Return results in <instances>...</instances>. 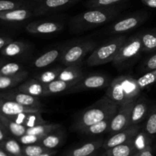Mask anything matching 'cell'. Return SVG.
Masks as SVG:
<instances>
[{
  "label": "cell",
  "mask_w": 156,
  "mask_h": 156,
  "mask_svg": "<svg viewBox=\"0 0 156 156\" xmlns=\"http://www.w3.org/2000/svg\"><path fill=\"white\" fill-rule=\"evenodd\" d=\"M121 9L120 5L90 9L73 16L69 21V29L73 33H81L104 25L115 19Z\"/></svg>",
  "instance_id": "obj_1"
},
{
  "label": "cell",
  "mask_w": 156,
  "mask_h": 156,
  "mask_svg": "<svg viewBox=\"0 0 156 156\" xmlns=\"http://www.w3.org/2000/svg\"><path fill=\"white\" fill-rule=\"evenodd\" d=\"M118 108L119 105L117 104L111 100L107 95L104 96L76 115L71 129L79 133L98 122L114 116Z\"/></svg>",
  "instance_id": "obj_2"
},
{
  "label": "cell",
  "mask_w": 156,
  "mask_h": 156,
  "mask_svg": "<svg viewBox=\"0 0 156 156\" xmlns=\"http://www.w3.org/2000/svg\"><path fill=\"white\" fill-rule=\"evenodd\" d=\"M142 89L137 83V79L129 75H123L112 79L107 88L106 95L116 104L121 106L140 98Z\"/></svg>",
  "instance_id": "obj_3"
},
{
  "label": "cell",
  "mask_w": 156,
  "mask_h": 156,
  "mask_svg": "<svg viewBox=\"0 0 156 156\" xmlns=\"http://www.w3.org/2000/svg\"><path fill=\"white\" fill-rule=\"evenodd\" d=\"M126 38L124 35H120L96 47L87 59L88 66H98L113 62Z\"/></svg>",
  "instance_id": "obj_4"
},
{
  "label": "cell",
  "mask_w": 156,
  "mask_h": 156,
  "mask_svg": "<svg viewBox=\"0 0 156 156\" xmlns=\"http://www.w3.org/2000/svg\"><path fill=\"white\" fill-rule=\"evenodd\" d=\"M142 53L143 44L138 34H136L126 38L112 63L114 66L119 68L126 66L132 63Z\"/></svg>",
  "instance_id": "obj_5"
},
{
  "label": "cell",
  "mask_w": 156,
  "mask_h": 156,
  "mask_svg": "<svg viewBox=\"0 0 156 156\" xmlns=\"http://www.w3.org/2000/svg\"><path fill=\"white\" fill-rule=\"evenodd\" d=\"M97 44L96 41L91 40L75 43L62 50L60 56L61 62L66 66L80 65L87 54L96 48Z\"/></svg>",
  "instance_id": "obj_6"
},
{
  "label": "cell",
  "mask_w": 156,
  "mask_h": 156,
  "mask_svg": "<svg viewBox=\"0 0 156 156\" xmlns=\"http://www.w3.org/2000/svg\"><path fill=\"white\" fill-rule=\"evenodd\" d=\"M149 18V13L144 10L134 12L114 23L109 27L108 32L111 34H123L141 26Z\"/></svg>",
  "instance_id": "obj_7"
},
{
  "label": "cell",
  "mask_w": 156,
  "mask_h": 156,
  "mask_svg": "<svg viewBox=\"0 0 156 156\" xmlns=\"http://www.w3.org/2000/svg\"><path fill=\"white\" fill-rule=\"evenodd\" d=\"M112 79L111 77L103 74H91L85 76L78 83L73 85L66 91V94L82 92L91 90H101L108 88Z\"/></svg>",
  "instance_id": "obj_8"
},
{
  "label": "cell",
  "mask_w": 156,
  "mask_h": 156,
  "mask_svg": "<svg viewBox=\"0 0 156 156\" xmlns=\"http://www.w3.org/2000/svg\"><path fill=\"white\" fill-rule=\"evenodd\" d=\"M79 0H39L33 10L34 16L51 15L67 9Z\"/></svg>",
  "instance_id": "obj_9"
},
{
  "label": "cell",
  "mask_w": 156,
  "mask_h": 156,
  "mask_svg": "<svg viewBox=\"0 0 156 156\" xmlns=\"http://www.w3.org/2000/svg\"><path fill=\"white\" fill-rule=\"evenodd\" d=\"M134 103L135 101H131L126 105L119 106L117 113L111 122L109 130L108 132L110 135H114L130 126L129 121Z\"/></svg>",
  "instance_id": "obj_10"
},
{
  "label": "cell",
  "mask_w": 156,
  "mask_h": 156,
  "mask_svg": "<svg viewBox=\"0 0 156 156\" xmlns=\"http://www.w3.org/2000/svg\"><path fill=\"white\" fill-rule=\"evenodd\" d=\"M63 29V24L56 21H36L26 26L27 33L34 35H49L58 33Z\"/></svg>",
  "instance_id": "obj_11"
},
{
  "label": "cell",
  "mask_w": 156,
  "mask_h": 156,
  "mask_svg": "<svg viewBox=\"0 0 156 156\" xmlns=\"http://www.w3.org/2000/svg\"><path fill=\"white\" fill-rule=\"evenodd\" d=\"M141 126L139 124L130 125L126 129H123V130L120 131V132L117 133L114 135H111V136L104 143L102 147L105 150H108V149L114 147V146L127 143V142L134 139V137L141 130Z\"/></svg>",
  "instance_id": "obj_12"
},
{
  "label": "cell",
  "mask_w": 156,
  "mask_h": 156,
  "mask_svg": "<svg viewBox=\"0 0 156 156\" xmlns=\"http://www.w3.org/2000/svg\"><path fill=\"white\" fill-rule=\"evenodd\" d=\"M0 98L6 100L12 101L23 106L29 108L43 109V105L37 97H34L25 92H22L16 89L15 91H9L0 93Z\"/></svg>",
  "instance_id": "obj_13"
},
{
  "label": "cell",
  "mask_w": 156,
  "mask_h": 156,
  "mask_svg": "<svg viewBox=\"0 0 156 156\" xmlns=\"http://www.w3.org/2000/svg\"><path fill=\"white\" fill-rule=\"evenodd\" d=\"M33 113V112H41L44 113L43 109L29 108V107L23 106L12 101L6 100V99L0 98V114L5 117H12V116L18 115L21 113Z\"/></svg>",
  "instance_id": "obj_14"
},
{
  "label": "cell",
  "mask_w": 156,
  "mask_h": 156,
  "mask_svg": "<svg viewBox=\"0 0 156 156\" xmlns=\"http://www.w3.org/2000/svg\"><path fill=\"white\" fill-rule=\"evenodd\" d=\"M34 16L30 9H16L0 12L1 24H18L24 22Z\"/></svg>",
  "instance_id": "obj_15"
},
{
  "label": "cell",
  "mask_w": 156,
  "mask_h": 156,
  "mask_svg": "<svg viewBox=\"0 0 156 156\" xmlns=\"http://www.w3.org/2000/svg\"><path fill=\"white\" fill-rule=\"evenodd\" d=\"M149 113V101L143 97H140L134 103L130 116V125L140 124Z\"/></svg>",
  "instance_id": "obj_16"
},
{
  "label": "cell",
  "mask_w": 156,
  "mask_h": 156,
  "mask_svg": "<svg viewBox=\"0 0 156 156\" xmlns=\"http://www.w3.org/2000/svg\"><path fill=\"white\" fill-rule=\"evenodd\" d=\"M42 114L43 113L41 112L21 113L18 115L9 117V118L19 124L23 125L25 127L30 128L48 123L47 120L43 117Z\"/></svg>",
  "instance_id": "obj_17"
},
{
  "label": "cell",
  "mask_w": 156,
  "mask_h": 156,
  "mask_svg": "<svg viewBox=\"0 0 156 156\" xmlns=\"http://www.w3.org/2000/svg\"><path fill=\"white\" fill-rule=\"evenodd\" d=\"M17 89L22 92L30 94L34 97H46L47 96L46 91V85L36 79H29L23 82L18 87Z\"/></svg>",
  "instance_id": "obj_18"
},
{
  "label": "cell",
  "mask_w": 156,
  "mask_h": 156,
  "mask_svg": "<svg viewBox=\"0 0 156 156\" xmlns=\"http://www.w3.org/2000/svg\"><path fill=\"white\" fill-rule=\"evenodd\" d=\"M104 141L102 139L88 142L80 146L71 149L66 153V156H89L95 153L97 150L103 146Z\"/></svg>",
  "instance_id": "obj_19"
},
{
  "label": "cell",
  "mask_w": 156,
  "mask_h": 156,
  "mask_svg": "<svg viewBox=\"0 0 156 156\" xmlns=\"http://www.w3.org/2000/svg\"><path fill=\"white\" fill-rule=\"evenodd\" d=\"M85 76V73L80 67V65H72L62 68L58 76V79L76 85Z\"/></svg>",
  "instance_id": "obj_20"
},
{
  "label": "cell",
  "mask_w": 156,
  "mask_h": 156,
  "mask_svg": "<svg viewBox=\"0 0 156 156\" xmlns=\"http://www.w3.org/2000/svg\"><path fill=\"white\" fill-rule=\"evenodd\" d=\"M30 48L29 45L22 41H11L0 52L1 54L8 57H15L24 54Z\"/></svg>",
  "instance_id": "obj_21"
},
{
  "label": "cell",
  "mask_w": 156,
  "mask_h": 156,
  "mask_svg": "<svg viewBox=\"0 0 156 156\" xmlns=\"http://www.w3.org/2000/svg\"><path fill=\"white\" fill-rule=\"evenodd\" d=\"M138 35L143 44V53L156 51V27L140 32Z\"/></svg>",
  "instance_id": "obj_22"
},
{
  "label": "cell",
  "mask_w": 156,
  "mask_h": 156,
  "mask_svg": "<svg viewBox=\"0 0 156 156\" xmlns=\"http://www.w3.org/2000/svg\"><path fill=\"white\" fill-rule=\"evenodd\" d=\"M64 139H65L64 133L61 131L60 129H58L45 136L39 142V144L48 149H55L62 144V142L64 141Z\"/></svg>",
  "instance_id": "obj_23"
},
{
  "label": "cell",
  "mask_w": 156,
  "mask_h": 156,
  "mask_svg": "<svg viewBox=\"0 0 156 156\" xmlns=\"http://www.w3.org/2000/svg\"><path fill=\"white\" fill-rule=\"evenodd\" d=\"M28 73L22 70L13 76H0V90H6L16 86L27 79Z\"/></svg>",
  "instance_id": "obj_24"
},
{
  "label": "cell",
  "mask_w": 156,
  "mask_h": 156,
  "mask_svg": "<svg viewBox=\"0 0 156 156\" xmlns=\"http://www.w3.org/2000/svg\"><path fill=\"white\" fill-rule=\"evenodd\" d=\"M62 52V50L60 51L58 49H52L37 58L34 61V66L37 69H42L48 66L60 58Z\"/></svg>",
  "instance_id": "obj_25"
},
{
  "label": "cell",
  "mask_w": 156,
  "mask_h": 156,
  "mask_svg": "<svg viewBox=\"0 0 156 156\" xmlns=\"http://www.w3.org/2000/svg\"><path fill=\"white\" fill-rule=\"evenodd\" d=\"M137 152L134 146L133 139L123 144L105 150V154L108 156H133Z\"/></svg>",
  "instance_id": "obj_26"
},
{
  "label": "cell",
  "mask_w": 156,
  "mask_h": 156,
  "mask_svg": "<svg viewBox=\"0 0 156 156\" xmlns=\"http://www.w3.org/2000/svg\"><path fill=\"white\" fill-rule=\"evenodd\" d=\"M0 121L2 122V123L4 127L6 129V130L9 133L13 135L14 136L17 137V138L21 137V136L24 135L26 133L27 127L13 121V120H10L9 117H5V116L0 114Z\"/></svg>",
  "instance_id": "obj_27"
},
{
  "label": "cell",
  "mask_w": 156,
  "mask_h": 156,
  "mask_svg": "<svg viewBox=\"0 0 156 156\" xmlns=\"http://www.w3.org/2000/svg\"><path fill=\"white\" fill-rule=\"evenodd\" d=\"M113 117H114V116L108 117V118L105 119L101 121L98 122V123L82 129L79 133L82 134H85V135H99V134L105 133L106 132L108 133V130H109L110 125H111V122L112 120Z\"/></svg>",
  "instance_id": "obj_28"
},
{
  "label": "cell",
  "mask_w": 156,
  "mask_h": 156,
  "mask_svg": "<svg viewBox=\"0 0 156 156\" xmlns=\"http://www.w3.org/2000/svg\"><path fill=\"white\" fill-rule=\"evenodd\" d=\"M73 85H75V84L57 79L46 85V91H47V96L51 95V94H59V93L65 92V91L66 92Z\"/></svg>",
  "instance_id": "obj_29"
},
{
  "label": "cell",
  "mask_w": 156,
  "mask_h": 156,
  "mask_svg": "<svg viewBox=\"0 0 156 156\" xmlns=\"http://www.w3.org/2000/svg\"><path fill=\"white\" fill-rule=\"evenodd\" d=\"M62 127L59 123H44V124L38 125V126H34V127L27 128L26 133L27 134H33V135L43 136H45L47 134L53 132L58 129H60Z\"/></svg>",
  "instance_id": "obj_30"
},
{
  "label": "cell",
  "mask_w": 156,
  "mask_h": 156,
  "mask_svg": "<svg viewBox=\"0 0 156 156\" xmlns=\"http://www.w3.org/2000/svg\"><path fill=\"white\" fill-rule=\"evenodd\" d=\"M0 146L10 156H24L20 143L14 139H6L0 143Z\"/></svg>",
  "instance_id": "obj_31"
},
{
  "label": "cell",
  "mask_w": 156,
  "mask_h": 156,
  "mask_svg": "<svg viewBox=\"0 0 156 156\" xmlns=\"http://www.w3.org/2000/svg\"><path fill=\"white\" fill-rule=\"evenodd\" d=\"M31 5L23 0H0V12L16 9H29Z\"/></svg>",
  "instance_id": "obj_32"
},
{
  "label": "cell",
  "mask_w": 156,
  "mask_h": 156,
  "mask_svg": "<svg viewBox=\"0 0 156 156\" xmlns=\"http://www.w3.org/2000/svg\"><path fill=\"white\" fill-rule=\"evenodd\" d=\"M62 69V67L57 66L55 67V68H52L50 69L45 70V71H44L43 73L37 75V76L35 77V79H37L38 81H40V82H42V83L47 85V84L50 83V82L57 79L58 76H59V73H60Z\"/></svg>",
  "instance_id": "obj_33"
},
{
  "label": "cell",
  "mask_w": 156,
  "mask_h": 156,
  "mask_svg": "<svg viewBox=\"0 0 156 156\" xmlns=\"http://www.w3.org/2000/svg\"><path fill=\"white\" fill-rule=\"evenodd\" d=\"M143 131L150 138L156 136V107L149 111Z\"/></svg>",
  "instance_id": "obj_34"
},
{
  "label": "cell",
  "mask_w": 156,
  "mask_h": 156,
  "mask_svg": "<svg viewBox=\"0 0 156 156\" xmlns=\"http://www.w3.org/2000/svg\"><path fill=\"white\" fill-rule=\"evenodd\" d=\"M129 0H88L85 6L88 9L100 7H111L122 5Z\"/></svg>",
  "instance_id": "obj_35"
},
{
  "label": "cell",
  "mask_w": 156,
  "mask_h": 156,
  "mask_svg": "<svg viewBox=\"0 0 156 156\" xmlns=\"http://www.w3.org/2000/svg\"><path fill=\"white\" fill-rule=\"evenodd\" d=\"M137 83L142 90L149 88L156 83V69L145 73L143 76L137 79Z\"/></svg>",
  "instance_id": "obj_36"
},
{
  "label": "cell",
  "mask_w": 156,
  "mask_h": 156,
  "mask_svg": "<svg viewBox=\"0 0 156 156\" xmlns=\"http://www.w3.org/2000/svg\"><path fill=\"white\" fill-rule=\"evenodd\" d=\"M151 142H152V138H150L144 131L143 132L140 131V133L133 139L134 146L137 152L151 146Z\"/></svg>",
  "instance_id": "obj_37"
},
{
  "label": "cell",
  "mask_w": 156,
  "mask_h": 156,
  "mask_svg": "<svg viewBox=\"0 0 156 156\" xmlns=\"http://www.w3.org/2000/svg\"><path fill=\"white\" fill-rule=\"evenodd\" d=\"M24 156H37L52 149H48L40 145L39 143L32 145H26L22 147Z\"/></svg>",
  "instance_id": "obj_38"
},
{
  "label": "cell",
  "mask_w": 156,
  "mask_h": 156,
  "mask_svg": "<svg viewBox=\"0 0 156 156\" xmlns=\"http://www.w3.org/2000/svg\"><path fill=\"white\" fill-rule=\"evenodd\" d=\"M22 66L17 62H9L2 66L0 76H13L22 71Z\"/></svg>",
  "instance_id": "obj_39"
},
{
  "label": "cell",
  "mask_w": 156,
  "mask_h": 156,
  "mask_svg": "<svg viewBox=\"0 0 156 156\" xmlns=\"http://www.w3.org/2000/svg\"><path fill=\"white\" fill-rule=\"evenodd\" d=\"M44 136H37L33 135V134H27L25 133L24 135L21 136V137H18V141L21 144L26 146V145H32L39 143V142L44 138Z\"/></svg>",
  "instance_id": "obj_40"
},
{
  "label": "cell",
  "mask_w": 156,
  "mask_h": 156,
  "mask_svg": "<svg viewBox=\"0 0 156 156\" xmlns=\"http://www.w3.org/2000/svg\"><path fill=\"white\" fill-rule=\"evenodd\" d=\"M154 69H156V51L146 59L141 65V71L144 73Z\"/></svg>",
  "instance_id": "obj_41"
},
{
  "label": "cell",
  "mask_w": 156,
  "mask_h": 156,
  "mask_svg": "<svg viewBox=\"0 0 156 156\" xmlns=\"http://www.w3.org/2000/svg\"><path fill=\"white\" fill-rule=\"evenodd\" d=\"M133 156H154L152 146H149L148 147L145 148L143 150L138 151Z\"/></svg>",
  "instance_id": "obj_42"
},
{
  "label": "cell",
  "mask_w": 156,
  "mask_h": 156,
  "mask_svg": "<svg viewBox=\"0 0 156 156\" xmlns=\"http://www.w3.org/2000/svg\"><path fill=\"white\" fill-rule=\"evenodd\" d=\"M11 41H12V39L9 37L0 36V50H1L3 47H5L8 44H9Z\"/></svg>",
  "instance_id": "obj_43"
},
{
  "label": "cell",
  "mask_w": 156,
  "mask_h": 156,
  "mask_svg": "<svg viewBox=\"0 0 156 156\" xmlns=\"http://www.w3.org/2000/svg\"><path fill=\"white\" fill-rule=\"evenodd\" d=\"M146 6L152 9H156V0H141Z\"/></svg>",
  "instance_id": "obj_44"
},
{
  "label": "cell",
  "mask_w": 156,
  "mask_h": 156,
  "mask_svg": "<svg viewBox=\"0 0 156 156\" xmlns=\"http://www.w3.org/2000/svg\"><path fill=\"white\" fill-rule=\"evenodd\" d=\"M8 131L5 128L0 126V143L8 139Z\"/></svg>",
  "instance_id": "obj_45"
},
{
  "label": "cell",
  "mask_w": 156,
  "mask_h": 156,
  "mask_svg": "<svg viewBox=\"0 0 156 156\" xmlns=\"http://www.w3.org/2000/svg\"><path fill=\"white\" fill-rule=\"evenodd\" d=\"M56 153H57V151L55 150V149H52V150H49L37 156H55Z\"/></svg>",
  "instance_id": "obj_46"
},
{
  "label": "cell",
  "mask_w": 156,
  "mask_h": 156,
  "mask_svg": "<svg viewBox=\"0 0 156 156\" xmlns=\"http://www.w3.org/2000/svg\"><path fill=\"white\" fill-rule=\"evenodd\" d=\"M0 156H10L0 146Z\"/></svg>",
  "instance_id": "obj_47"
},
{
  "label": "cell",
  "mask_w": 156,
  "mask_h": 156,
  "mask_svg": "<svg viewBox=\"0 0 156 156\" xmlns=\"http://www.w3.org/2000/svg\"><path fill=\"white\" fill-rule=\"evenodd\" d=\"M0 126H2V127L5 128V127H4V126H3V125H2V122H1V121H0Z\"/></svg>",
  "instance_id": "obj_48"
},
{
  "label": "cell",
  "mask_w": 156,
  "mask_h": 156,
  "mask_svg": "<svg viewBox=\"0 0 156 156\" xmlns=\"http://www.w3.org/2000/svg\"><path fill=\"white\" fill-rule=\"evenodd\" d=\"M101 156H108V155H107L106 154H105V153H104L103 155H101Z\"/></svg>",
  "instance_id": "obj_49"
},
{
  "label": "cell",
  "mask_w": 156,
  "mask_h": 156,
  "mask_svg": "<svg viewBox=\"0 0 156 156\" xmlns=\"http://www.w3.org/2000/svg\"><path fill=\"white\" fill-rule=\"evenodd\" d=\"M89 156H96V155H95V153H94V154H93V155H89Z\"/></svg>",
  "instance_id": "obj_50"
},
{
  "label": "cell",
  "mask_w": 156,
  "mask_h": 156,
  "mask_svg": "<svg viewBox=\"0 0 156 156\" xmlns=\"http://www.w3.org/2000/svg\"><path fill=\"white\" fill-rule=\"evenodd\" d=\"M1 67H2V65H1V64H0V68H1Z\"/></svg>",
  "instance_id": "obj_51"
},
{
  "label": "cell",
  "mask_w": 156,
  "mask_h": 156,
  "mask_svg": "<svg viewBox=\"0 0 156 156\" xmlns=\"http://www.w3.org/2000/svg\"><path fill=\"white\" fill-rule=\"evenodd\" d=\"M37 1H39V0H37Z\"/></svg>",
  "instance_id": "obj_52"
}]
</instances>
